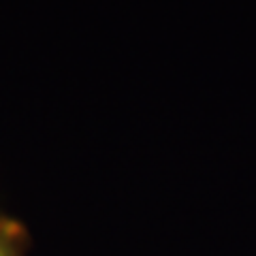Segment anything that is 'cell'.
<instances>
[{
  "mask_svg": "<svg viewBox=\"0 0 256 256\" xmlns=\"http://www.w3.org/2000/svg\"><path fill=\"white\" fill-rule=\"evenodd\" d=\"M0 256H26L24 230L11 220L0 218Z\"/></svg>",
  "mask_w": 256,
  "mask_h": 256,
  "instance_id": "1",
  "label": "cell"
}]
</instances>
